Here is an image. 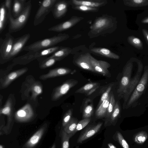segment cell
<instances>
[{
    "mask_svg": "<svg viewBox=\"0 0 148 148\" xmlns=\"http://www.w3.org/2000/svg\"><path fill=\"white\" fill-rule=\"evenodd\" d=\"M32 8L31 1L29 0L26 2L23 11L16 18H14L12 15L8 17V32L15 33L24 27L29 18Z\"/></svg>",
    "mask_w": 148,
    "mask_h": 148,
    "instance_id": "1",
    "label": "cell"
},
{
    "mask_svg": "<svg viewBox=\"0 0 148 148\" xmlns=\"http://www.w3.org/2000/svg\"><path fill=\"white\" fill-rule=\"evenodd\" d=\"M69 37L68 34L60 33L51 37L38 40L25 46L23 50L28 52L35 51L53 47L67 40Z\"/></svg>",
    "mask_w": 148,
    "mask_h": 148,
    "instance_id": "2",
    "label": "cell"
},
{
    "mask_svg": "<svg viewBox=\"0 0 148 148\" xmlns=\"http://www.w3.org/2000/svg\"><path fill=\"white\" fill-rule=\"evenodd\" d=\"M15 38L8 32L5 35L4 39L0 38V62L3 64L8 61V59L11 52Z\"/></svg>",
    "mask_w": 148,
    "mask_h": 148,
    "instance_id": "3",
    "label": "cell"
},
{
    "mask_svg": "<svg viewBox=\"0 0 148 148\" xmlns=\"http://www.w3.org/2000/svg\"><path fill=\"white\" fill-rule=\"evenodd\" d=\"M57 0H43L37 11L34 19L33 24L36 26L41 23L46 16L51 12Z\"/></svg>",
    "mask_w": 148,
    "mask_h": 148,
    "instance_id": "4",
    "label": "cell"
},
{
    "mask_svg": "<svg viewBox=\"0 0 148 148\" xmlns=\"http://www.w3.org/2000/svg\"><path fill=\"white\" fill-rule=\"evenodd\" d=\"M113 25L112 18L109 16H102L98 17L90 27L89 32L97 35L111 27Z\"/></svg>",
    "mask_w": 148,
    "mask_h": 148,
    "instance_id": "5",
    "label": "cell"
},
{
    "mask_svg": "<svg viewBox=\"0 0 148 148\" xmlns=\"http://www.w3.org/2000/svg\"><path fill=\"white\" fill-rule=\"evenodd\" d=\"M148 81V67H145L141 79L134 89L127 103V106H130L140 97L145 88Z\"/></svg>",
    "mask_w": 148,
    "mask_h": 148,
    "instance_id": "6",
    "label": "cell"
},
{
    "mask_svg": "<svg viewBox=\"0 0 148 148\" xmlns=\"http://www.w3.org/2000/svg\"><path fill=\"white\" fill-rule=\"evenodd\" d=\"M78 82V81L74 79H69L64 82L62 85L54 89L51 95V99L56 101L67 93L69 90Z\"/></svg>",
    "mask_w": 148,
    "mask_h": 148,
    "instance_id": "7",
    "label": "cell"
},
{
    "mask_svg": "<svg viewBox=\"0 0 148 148\" xmlns=\"http://www.w3.org/2000/svg\"><path fill=\"white\" fill-rule=\"evenodd\" d=\"M133 64L129 62L126 64L123 71L122 77L117 90L119 97H123L131 81Z\"/></svg>",
    "mask_w": 148,
    "mask_h": 148,
    "instance_id": "8",
    "label": "cell"
},
{
    "mask_svg": "<svg viewBox=\"0 0 148 148\" xmlns=\"http://www.w3.org/2000/svg\"><path fill=\"white\" fill-rule=\"evenodd\" d=\"M13 103L12 99L10 97L7 100L4 106L0 109V114H4L7 116L6 125L2 129L4 132L8 134L11 132L13 125Z\"/></svg>",
    "mask_w": 148,
    "mask_h": 148,
    "instance_id": "9",
    "label": "cell"
},
{
    "mask_svg": "<svg viewBox=\"0 0 148 148\" xmlns=\"http://www.w3.org/2000/svg\"><path fill=\"white\" fill-rule=\"evenodd\" d=\"M29 33L25 34L15 39L8 61L13 59L23 49L30 38Z\"/></svg>",
    "mask_w": 148,
    "mask_h": 148,
    "instance_id": "10",
    "label": "cell"
},
{
    "mask_svg": "<svg viewBox=\"0 0 148 148\" xmlns=\"http://www.w3.org/2000/svg\"><path fill=\"white\" fill-rule=\"evenodd\" d=\"M90 62L95 73L108 77H111V74L108 70L111 66L109 63L104 61L97 60L91 56Z\"/></svg>",
    "mask_w": 148,
    "mask_h": 148,
    "instance_id": "11",
    "label": "cell"
},
{
    "mask_svg": "<svg viewBox=\"0 0 148 148\" xmlns=\"http://www.w3.org/2000/svg\"><path fill=\"white\" fill-rule=\"evenodd\" d=\"M81 16H73L64 22L50 27L48 29L49 31L60 32L69 29L84 19Z\"/></svg>",
    "mask_w": 148,
    "mask_h": 148,
    "instance_id": "12",
    "label": "cell"
},
{
    "mask_svg": "<svg viewBox=\"0 0 148 148\" xmlns=\"http://www.w3.org/2000/svg\"><path fill=\"white\" fill-rule=\"evenodd\" d=\"M34 116L32 109L29 104H27L15 113V120L20 123L27 122L31 120Z\"/></svg>",
    "mask_w": 148,
    "mask_h": 148,
    "instance_id": "13",
    "label": "cell"
},
{
    "mask_svg": "<svg viewBox=\"0 0 148 148\" xmlns=\"http://www.w3.org/2000/svg\"><path fill=\"white\" fill-rule=\"evenodd\" d=\"M43 57L42 50L28 51L24 55L14 58L12 62L14 64H25L35 59Z\"/></svg>",
    "mask_w": 148,
    "mask_h": 148,
    "instance_id": "14",
    "label": "cell"
},
{
    "mask_svg": "<svg viewBox=\"0 0 148 148\" xmlns=\"http://www.w3.org/2000/svg\"><path fill=\"white\" fill-rule=\"evenodd\" d=\"M70 4V1L57 0L51 11L54 18L56 19H59L64 16Z\"/></svg>",
    "mask_w": 148,
    "mask_h": 148,
    "instance_id": "15",
    "label": "cell"
},
{
    "mask_svg": "<svg viewBox=\"0 0 148 148\" xmlns=\"http://www.w3.org/2000/svg\"><path fill=\"white\" fill-rule=\"evenodd\" d=\"M76 72L75 69H71L65 67H59L50 70L46 74H43L39 77L40 79L44 80L47 79L58 76L65 75L69 74H73Z\"/></svg>",
    "mask_w": 148,
    "mask_h": 148,
    "instance_id": "16",
    "label": "cell"
},
{
    "mask_svg": "<svg viewBox=\"0 0 148 148\" xmlns=\"http://www.w3.org/2000/svg\"><path fill=\"white\" fill-rule=\"evenodd\" d=\"M47 125L46 123L44 124L25 143L22 148H34L45 134Z\"/></svg>",
    "mask_w": 148,
    "mask_h": 148,
    "instance_id": "17",
    "label": "cell"
},
{
    "mask_svg": "<svg viewBox=\"0 0 148 148\" xmlns=\"http://www.w3.org/2000/svg\"><path fill=\"white\" fill-rule=\"evenodd\" d=\"M91 56L88 53L81 54L73 60V63L80 69L95 73L90 62Z\"/></svg>",
    "mask_w": 148,
    "mask_h": 148,
    "instance_id": "18",
    "label": "cell"
},
{
    "mask_svg": "<svg viewBox=\"0 0 148 148\" xmlns=\"http://www.w3.org/2000/svg\"><path fill=\"white\" fill-rule=\"evenodd\" d=\"M28 70L27 67H24L13 71L9 73L0 80L2 88L7 87L17 78L26 73Z\"/></svg>",
    "mask_w": 148,
    "mask_h": 148,
    "instance_id": "19",
    "label": "cell"
},
{
    "mask_svg": "<svg viewBox=\"0 0 148 148\" xmlns=\"http://www.w3.org/2000/svg\"><path fill=\"white\" fill-rule=\"evenodd\" d=\"M102 124V122H100L95 125L88 126L81 133L77 143H81L95 135L100 130Z\"/></svg>",
    "mask_w": 148,
    "mask_h": 148,
    "instance_id": "20",
    "label": "cell"
},
{
    "mask_svg": "<svg viewBox=\"0 0 148 148\" xmlns=\"http://www.w3.org/2000/svg\"><path fill=\"white\" fill-rule=\"evenodd\" d=\"M71 4L73 5H83L90 7L99 8L105 5L108 3L106 0H72Z\"/></svg>",
    "mask_w": 148,
    "mask_h": 148,
    "instance_id": "21",
    "label": "cell"
},
{
    "mask_svg": "<svg viewBox=\"0 0 148 148\" xmlns=\"http://www.w3.org/2000/svg\"><path fill=\"white\" fill-rule=\"evenodd\" d=\"M141 71H142L141 68H138V71L135 76L131 79L128 87L123 97L124 101V104L127 101L129 96L138 84L139 81Z\"/></svg>",
    "mask_w": 148,
    "mask_h": 148,
    "instance_id": "22",
    "label": "cell"
},
{
    "mask_svg": "<svg viewBox=\"0 0 148 148\" xmlns=\"http://www.w3.org/2000/svg\"><path fill=\"white\" fill-rule=\"evenodd\" d=\"M93 54L97 55L114 59H119V56L108 49L102 47H93L90 49Z\"/></svg>",
    "mask_w": 148,
    "mask_h": 148,
    "instance_id": "23",
    "label": "cell"
},
{
    "mask_svg": "<svg viewBox=\"0 0 148 148\" xmlns=\"http://www.w3.org/2000/svg\"><path fill=\"white\" fill-rule=\"evenodd\" d=\"M82 106L83 119L91 118L94 111V107L92 100L88 98L85 99Z\"/></svg>",
    "mask_w": 148,
    "mask_h": 148,
    "instance_id": "24",
    "label": "cell"
},
{
    "mask_svg": "<svg viewBox=\"0 0 148 148\" xmlns=\"http://www.w3.org/2000/svg\"><path fill=\"white\" fill-rule=\"evenodd\" d=\"M110 97V93L108 97L97 106L95 112V115L96 118L99 119L105 118L109 103Z\"/></svg>",
    "mask_w": 148,
    "mask_h": 148,
    "instance_id": "25",
    "label": "cell"
},
{
    "mask_svg": "<svg viewBox=\"0 0 148 148\" xmlns=\"http://www.w3.org/2000/svg\"><path fill=\"white\" fill-rule=\"evenodd\" d=\"M123 2L125 5L131 9H140L148 7V0H125Z\"/></svg>",
    "mask_w": 148,
    "mask_h": 148,
    "instance_id": "26",
    "label": "cell"
},
{
    "mask_svg": "<svg viewBox=\"0 0 148 148\" xmlns=\"http://www.w3.org/2000/svg\"><path fill=\"white\" fill-rule=\"evenodd\" d=\"M7 10L4 2H2L0 7V33L1 34L5 27L7 21H8Z\"/></svg>",
    "mask_w": 148,
    "mask_h": 148,
    "instance_id": "27",
    "label": "cell"
},
{
    "mask_svg": "<svg viewBox=\"0 0 148 148\" xmlns=\"http://www.w3.org/2000/svg\"><path fill=\"white\" fill-rule=\"evenodd\" d=\"M26 0H14L13 1L12 12L14 18L22 12L26 3Z\"/></svg>",
    "mask_w": 148,
    "mask_h": 148,
    "instance_id": "28",
    "label": "cell"
},
{
    "mask_svg": "<svg viewBox=\"0 0 148 148\" xmlns=\"http://www.w3.org/2000/svg\"><path fill=\"white\" fill-rule=\"evenodd\" d=\"M28 89L32 94L31 99L34 101L36 100L37 97L41 94L42 92V85L38 81L34 82Z\"/></svg>",
    "mask_w": 148,
    "mask_h": 148,
    "instance_id": "29",
    "label": "cell"
},
{
    "mask_svg": "<svg viewBox=\"0 0 148 148\" xmlns=\"http://www.w3.org/2000/svg\"><path fill=\"white\" fill-rule=\"evenodd\" d=\"M72 49L69 47L61 46L60 48L49 58H57L62 59L68 56L72 51Z\"/></svg>",
    "mask_w": 148,
    "mask_h": 148,
    "instance_id": "30",
    "label": "cell"
},
{
    "mask_svg": "<svg viewBox=\"0 0 148 148\" xmlns=\"http://www.w3.org/2000/svg\"><path fill=\"white\" fill-rule=\"evenodd\" d=\"M78 120L76 118L72 117L69 122L63 128L64 130L71 137L75 134V131Z\"/></svg>",
    "mask_w": 148,
    "mask_h": 148,
    "instance_id": "31",
    "label": "cell"
},
{
    "mask_svg": "<svg viewBox=\"0 0 148 148\" xmlns=\"http://www.w3.org/2000/svg\"><path fill=\"white\" fill-rule=\"evenodd\" d=\"M115 99L113 92L110 93V101L108 108L104 118V125L107 124L110 117L113 112L116 104Z\"/></svg>",
    "mask_w": 148,
    "mask_h": 148,
    "instance_id": "32",
    "label": "cell"
},
{
    "mask_svg": "<svg viewBox=\"0 0 148 148\" xmlns=\"http://www.w3.org/2000/svg\"><path fill=\"white\" fill-rule=\"evenodd\" d=\"M43 60L41 61L40 64L41 69H44L50 67L54 65L56 62L62 59L57 58H43Z\"/></svg>",
    "mask_w": 148,
    "mask_h": 148,
    "instance_id": "33",
    "label": "cell"
},
{
    "mask_svg": "<svg viewBox=\"0 0 148 148\" xmlns=\"http://www.w3.org/2000/svg\"><path fill=\"white\" fill-rule=\"evenodd\" d=\"M120 112V106L119 102L117 101L116 103L114 111L110 117L107 124H109L110 125L111 124H114L115 122L119 117Z\"/></svg>",
    "mask_w": 148,
    "mask_h": 148,
    "instance_id": "34",
    "label": "cell"
},
{
    "mask_svg": "<svg viewBox=\"0 0 148 148\" xmlns=\"http://www.w3.org/2000/svg\"><path fill=\"white\" fill-rule=\"evenodd\" d=\"M100 84L99 82H92L86 84L79 88L75 92L76 93L85 94L93 88L99 86Z\"/></svg>",
    "mask_w": 148,
    "mask_h": 148,
    "instance_id": "35",
    "label": "cell"
},
{
    "mask_svg": "<svg viewBox=\"0 0 148 148\" xmlns=\"http://www.w3.org/2000/svg\"><path fill=\"white\" fill-rule=\"evenodd\" d=\"M114 84V83H111L108 84L107 86L102 89L101 91H102V93L98 106H99L104 100L106 99L108 97L111 92Z\"/></svg>",
    "mask_w": 148,
    "mask_h": 148,
    "instance_id": "36",
    "label": "cell"
},
{
    "mask_svg": "<svg viewBox=\"0 0 148 148\" xmlns=\"http://www.w3.org/2000/svg\"><path fill=\"white\" fill-rule=\"evenodd\" d=\"M73 9L82 12H97L98 11L99 8L92 7L83 5H73L72 7Z\"/></svg>",
    "mask_w": 148,
    "mask_h": 148,
    "instance_id": "37",
    "label": "cell"
},
{
    "mask_svg": "<svg viewBox=\"0 0 148 148\" xmlns=\"http://www.w3.org/2000/svg\"><path fill=\"white\" fill-rule=\"evenodd\" d=\"M60 137L61 148H69V140L71 136L63 130L60 132Z\"/></svg>",
    "mask_w": 148,
    "mask_h": 148,
    "instance_id": "38",
    "label": "cell"
},
{
    "mask_svg": "<svg viewBox=\"0 0 148 148\" xmlns=\"http://www.w3.org/2000/svg\"><path fill=\"white\" fill-rule=\"evenodd\" d=\"M128 40L130 44L137 48L141 49L143 47L142 41L137 37L130 36L128 37Z\"/></svg>",
    "mask_w": 148,
    "mask_h": 148,
    "instance_id": "39",
    "label": "cell"
},
{
    "mask_svg": "<svg viewBox=\"0 0 148 148\" xmlns=\"http://www.w3.org/2000/svg\"><path fill=\"white\" fill-rule=\"evenodd\" d=\"M73 109H69L65 113L63 116L62 125L64 128L69 122L71 119L73 113Z\"/></svg>",
    "mask_w": 148,
    "mask_h": 148,
    "instance_id": "40",
    "label": "cell"
},
{
    "mask_svg": "<svg viewBox=\"0 0 148 148\" xmlns=\"http://www.w3.org/2000/svg\"><path fill=\"white\" fill-rule=\"evenodd\" d=\"M91 118L83 119L79 121L77 124L75 133L86 127L91 121Z\"/></svg>",
    "mask_w": 148,
    "mask_h": 148,
    "instance_id": "41",
    "label": "cell"
},
{
    "mask_svg": "<svg viewBox=\"0 0 148 148\" xmlns=\"http://www.w3.org/2000/svg\"><path fill=\"white\" fill-rule=\"evenodd\" d=\"M147 137V135L145 132H140L135 136L134 138V141L138 143L142 144L146 140Z\"/></svg>",
    "mask_w": 148,
    "mask_h": 148,
    "instance_id": "42",
    "label": "cell"
},
{
    "mask_svg": "<svg viewBox=\"0 0 148 148\" xmlns=\"http://www.w3.org/2000/svg\"><path fill=\"white\" fill-rule=\"evenodd\" d=\"M116 137L119 142L123 148H130L127 143L121 134L119 132H117Z\"/></svg>",
    "mask_w": 148,
    "mask_h": 148,
    "instance_id": "43",
    "label": "cell"
},
{
    "mask_svg": "<svg viewBox=\"0 0 148 148\" xmlns=\"http://www.w3.org/2000/svg\"><path fill=\"white\" fill-rule=\"evenodd\" d=\"M4 3L5 6L7 10L8 17L12 15L11 14L12 0H6L4 1Z\"/></svg>",
    "mask_w": 148,
    "mask_h": 148,
    "instance_id": "44",
    "label": "cell"
},
{
    "mask_svg": "<svg viewBox=\"0 0 148 148\" xmlns=\"http://www.w3.org/2000/svg\"><path fill=\"white\" fill-rule=\"evenodd\" d=\"M99 86H98L93 88L88 92L85 94V95L87 96L90 95L91 94L96 91V90L99 87Z\"/></svg>",
    "mask_w": 148,
    "mask_h": 148,
    "instance_id": "45",
    "label": "cell"
},
{
    "mask_svg": "<svg viewBox=\"0 0 148 148\" xmlns=\"http://www.w3.org/2000/svg\"><path fill=\"white\" fill-rule=\"evenodd\" d=\"M142 32L146 40L148 42V31L145 29H143Z\"/></svg>",
    "mask_w": 148,
    "mask_h": 148,
    "instance_id": "46",
    "label": "cell"
},
{
    "mask_svg": "<svg viewBox=\"0 0 148 148\" xmlns=\"http://www.w3.org/2000/svg\"><path fill=\"white\" fill-rule=\"evenodd\" d=\"M141 23L143 24H148V16L143 18L141 20Z\"/></svg>",
    "mask_w": 148,
    "mask_h": 148,
    "instance_id": "47",
    "label": "cell"
},
{
    "mask_svg": "<svg viewBox=\"0 0 148 148\" xmlns=\"http://www.w3.org/2000/svg\"><path fill=\"white\" fill-rule=\"evenodd\" d=\"M109 148H116L115 146L111 143H109L108 144Z\"/></svg>",
    "mask_w": 148,
    "mask_h": 148,
    "instance_id": "48",
    "label": "cell"
},
{
    "mask_svg": "<svg viewBox=\"0 0 148 148\" xmlns=\"http://www.w3.org/2000/svg\"><path fill=\"white\" fill-rule=\"evenodd\" d=\"M51 148H56V144L55 143H54L53 145L52 146V147Z\"/></svg>",
    "mask_w": 148,
    "mask_h": 148,
    "instance_id": "49",
    "label": "cell"
},
{
    "mask_svg": "<svg viewBox=\"0 0 148 148\" xmlns=\"http://www.w3.org/2000/svg\"><path fill=\"white\" fill-rule=\"evenodd\" d=\"M0 148H4V146L2 145H0Z\"/></svg>",
    "mask_w": 148,
    "mask_h": 148,
    "instance_id": "50",
    "label": "cell"
}]
</instances>
